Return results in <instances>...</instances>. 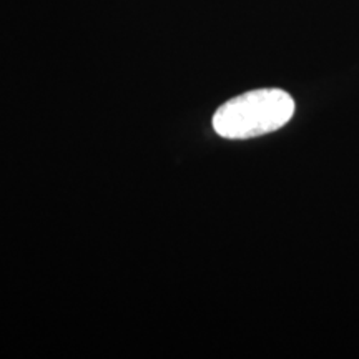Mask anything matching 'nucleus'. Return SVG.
Masks as SVG:
<instances>
[{
  "label": "nucleus",
  "mask_w": 359,
  "mask_h": 359,
  "mask_svg": "<svg viewBox=\"0 0 359 359\" xmlns=\"http://www.w3.org/2000/svg\"><path fill=\"white\" fill-rule=\"evenodd\" d=\"M294 114V100L281 88H258L228 100L213 115V128L228 140L276 132Z\"/></svg>",
  "instance_id": "nucleus-1"
}]
</instances>
